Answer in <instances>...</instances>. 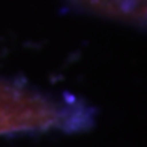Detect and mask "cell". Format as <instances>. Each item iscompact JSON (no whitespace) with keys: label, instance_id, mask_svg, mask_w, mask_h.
Wrapping results in <instances>:
<instances>
[{"label":"cell","instance_id":"6da1fadb","mask_svg":"<svg viewBox=\"0 0 147 147\" xmlns=\"http://www.w3.org/2000/svg\"><path fill=\"white\" fill-rule=\"evenodd\" d=\"M96 110L69 93H48L0 78V137L17 134H77L90 129Z\"/></svg>","mask_w":147,"mask_h":147},{"label":"cell","instance_id":"7a4b0ae2","mask_svg":"<svg viewBox=\"0 0 147 147\" xmlns=\"http://www.w3.org/2000/svg\"><path fill=\"white\" fill-rule=\"evenodd\" d=\"M78 11L113 21L147 27V0H68Z\"/></svg>","mask_w":147,"mask_h":147}]
</instances>
